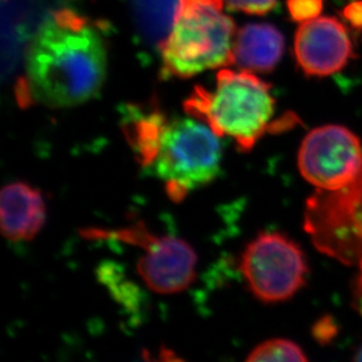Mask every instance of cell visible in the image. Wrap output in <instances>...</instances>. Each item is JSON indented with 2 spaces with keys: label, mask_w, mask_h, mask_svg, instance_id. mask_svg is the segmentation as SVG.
<instances>
[{
  "label": "cell",
  "mask_w": 362,
  "mask_h": 362,
  "mask_svg": "<svg viewBox=\"0 0 362 362\" xmlns=\"http://www.w3.org/2000/svg\"><path fill=\"white\" fill-rule=\"evenodd\" d=\"M103 37L72 10L55 12L28 48L19 100L51 108L78 106L96 95L106 78Z\"/></svg>",
  "instance_id": "1"
},
{
  "label": "cell",
  "mask_w": 362,
  "mask_h": 362,
  "mask_svg": "<svg viewBox=\"0 0 362 362\" xmlns=\"http://www.w3.org/2000/svg\"><path fill=\"white\" fill-rule=\"evenodd\" d=\"M185 113L206 123L219 137H230L242 153L263 137L274 113L271 86L253 73L221 69L214 90L196 86Z\"/></svg>",
  "instance_id": "2"
},
{
  "label": "cell",
  "mask_w": 362,
  "mask_h": 362,
  "mask_svg": "<svg viewBox=\"0 0 362 362\" xmlns=\"http://www.w3.org/2000/svg\"><path fill=\"white\" fill-rule=\"evenodd\" d=\"M223 0H180L170 35L162 45L163 74L188 79L233 64L236 26Z\"/></svg>",
  "instance_id": "3"
},
{
  "label": "cell",
  "mask_w": 362,
  "mask_h": 362,
  "mask_svg": "<svg viewBox=\"0 0 362 362\" xmlns=\"http://www.w3.org/2000/svg\"><path fill=\"white\" fill-rule=\"evenodd\" d=\"M222 158L219 136L206 123L190 117H168L154 158L146 169L164 183L173 201L209 185L218 174Z\"/></svg>",
  "instance_id": "4"
},
{
  "label": "cell",
  "mask_w": 362,
  "mask_h": 362,
  "mask_svg": "<svg viewBox=\"0 0 362 362\" xmlns=\"http://www.w3.org/2000/svg\"><path fill=\"white\" fill-rule=\"evenodd\" d=\"M83 236L117 240L142 247L144 255L137 262V272L156 293H180L195 281L197 256L192 246L176 237L149 233L142 222L119 230H86Z\"/></svg>",
  "instance_id": "5"
},
{
  "label": "cell",
  "mask_w": 362,
  "mask_h": 362,
  "mask_svg": "<svg viewBox=\"0 0 362 362\" xmlns=\"http://www.w3.org/2000/svg\"><path fill=\"white\" fill-rule=\"evenodd\" d=\"M240 271L255 297L281 303L304 285L308 264L300 247L278 233H264L246 246Z\"/></svg>",
  "instance_id": "6"
},
{
  "label": "cell",
  "mask_w": 362,
  "mask_h": 362,
  "mask_svg": "<svg viewBox=\"0 0 362 362\" xmlns=\"http://www.w3.org/2000/svg\"><path fill=\"white\" fill-rule=\"evenodd\" d=\"M298 167L301 176L319 190H347L362 177L359 137L337 124L315 128L301 142Z\"/></svg>",
  "instance_id": "7"
},
{
  "label": "cell",
  "mask_w": 362,
  "mask_h": 362,
  "mask_svg": "<svg viewBox=\"0 0 362 362\" xmlns=\"http://www.w3.org/2000/svg\"><path fill=\"white\" fill-rule=\"evenodd\" d=\"M353 54L349 32L334 17H318L303 23L294 38V55L308 76L340 72Z\"/></svg>",
  "instance_id": "8"
},
{
  "label": "cell",
  "mask_w": 362,
  "mask_h": 362,
  "mask_svg": "<svg viewBox=\"0 0 362 362\" xmlns=\"http://www.w3.org/2000/svg\"><path fill=\"white\" fill-rule=\"evenodd\" d=\"M1 231L11 242H26L38 235L46 221V204L38 189L25 182L5 185L1 192Z\"/></svg>",
  "instance_id": "9"
},
{
  "label": "cell",
  "mask_w": 362,
  "mask_h": 362,
  "mask_svg": "<svg viewBox=\"0 0 362 362\" xmlns=\"http://www.w3.org/2000/svg\"><path fill=\"white\" fill-rule=\"evenodd\" d=\"M284 47L283 35L272 25H246L233 41V64L246 72H272L281 62Z\"/></svg>",
  "instance_id": "10"
},
{
  "label": "cell",
  "mask_w": 362,
  "mask_h": 362,
  "mask_svg": "<svg viewBox=\"0 0 362 362\" xmlns=\"http://www.w3.org/2000/svg\"><path fill=\"white\" fill-rule=\"evenodd\" d=\"M178 6L180 0H134V18L142 37L162 46L174 26Z\"/></svg>",
  "instance_id": "11"
},
{
  "label": "cell",
  "mask_w": 362,
  "mask_h": 362,
  "mask_svg": "<svg viewBox=\"0 0 362 362\" xmlns=\"http://www.w3.org/2000/svg\"><path fill=\"white\" fill-rule=\"evenodd\" d=\"M246 361H308L304 351L287 339H270L257 346Z\"/></svg>",
  "instance_id": "12"
},
{
  "label": "cell",
  "mask_w": 362,
  "mask_h": 362,
  "mask_svg": "<svg viewBox=\"0 0 362 362\" xmlns=\"http://www.w3.org/2000/svg\"><path fill=\"white\" fill-rule=\"evenodd\" d=\"M287 10L292 21L303 24L320 16L322 0H287Z\"/></svg>",
  "instance_id": "13"
},
{
  "label": "cell",
  "mask_w": 362,
  "mask_h": 362,
  "mask_svg": "<svg viewBox=\"0 0 362 362\" xmlns=\"http://www.w3.org/2000/svg\"><path fill=\"white\" fill-rule=\"evenodd\" d=\"M278 0H223L229 10L240 11L247 14L263 16L270 12Z\"/></svg>",
  "instance_id": "14"
},
{
  "label": "cell",
  "mask_w": 362,
  "mask_h": 362,
  "mask_svg": "<svg viewBox=\"0 0 362 362\" xmlns=\"http://www.w3.org/2000/svg\"><path fill=\"white\" fill-rule=\"evenodd\" d=\"M342 17L356 31H362V0L349 4L342 11Z\"/></svg>",
  "instance_id": "15"
},
{
  "label": "cell",
  "mask_w": 362,
  "mask_h": 362,
  "mask_svg": "<svg viewBox=\"0 0 362 362\" xmlns=\"http://www.w3.org/2000/svg\"><path fill=\"white\" fill-rule=\"evenodd\" d=\"M356 361H362V347L358 351V354L356 356Z\"/></svg>",
  "instance_id": "16"
}]
</instances>
